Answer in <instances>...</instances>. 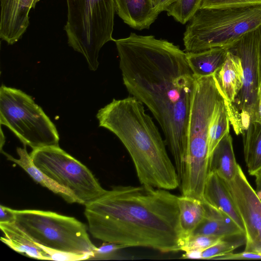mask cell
<instances>
[{"instance_id": "cell-1", "label": "cell", "mask_w": 261, "mask_h": 261, "mask_svg": "<svg viewBox=\"0 0 261 261\" xmlns=\"http://www.w3.org/2000/svg\"><path fill=\"white\" fill-rule=\"evenodd\" d=\"M114 41L123 84L130 95L145 105L159 124L180 181L196 82L186 53L173 43L152 35L132 33Z\"/></svg>"}, {"instance_id": "cell-2", "label": "cell", "mask_w": 261, "mask_h": 261, "mask_svg": "<svg viewBox=\"0 0 261 261\" xmlns=\"http://www.w3.org/2000/svg\"><path fill=\"white\" fill-rule=\"evenodd\" d=\"M178 197L142 185L114 186L85 204L89 230L97 239L125 248L181 250Z\"/></svg>"}, {"instance_id": "cell-3", "label": "cell", "mask_w": 261, "mask_h": 261, "mask_svg": "<svg viewBox=\"0 0 261 261\" xmlns=\"http://www.w3.org/2000/svg\"><path fill=\"white\" fill-rule=\"evenodd\" d=\"M96 117L99 126L114 134L125 146L141 185L167 190L180 186L165 140L141 101L131 95L113 99Z\"/></svg>"}, {"instance_id": "cell-4", "label": "cell", "mask_w": 261, "mask_h": 261, "mask_svg": "<svg viewBox=\"0 0 261 261\" xmlns=\"http://www.w3.org/2000/svg\"><path fill=\"white\" fill-rule=\"evenodd\" d=\"M261 25V4L200 8L188 22L184 34L187 53L227 47Z\"/></svg>"}, {"instance_id": "cell-5", "label": "cell", "mask_w": 261, "mask_h": 261, "mask_svg": "<svg viewBox=\"0 0 261 261\" xmlns=\"http://www.w3.org/2000/svg\"><path fill=\"white\" fill-rule=\"evenodd\" d=\"M188 129L187 157L181 188L203 192L208 174V132L217 102L223 97L213 75L196 77Z\"/></svg>"}, {"instance_id": "cell-6", "label": "cell", "mask_w": 261, "mask_h": 261, "mask_svg": "<svg viewBox=\"0 0 261 261\" xmlns=\"http://www.w3.org/2000/svg\"><path fill=\"white\" fill-rule=\"evenodd\" d=\"M67 19L64 30L68 45L82 54L89 69L95 71L102 47L112 37L115 0H66Z\"/></svg>"}, {"instance_id": "cell-7", "label": "cell", "mask_w": 261, "mask_h": 261, "mask_svg": "<svg viewBox=\"0 0 261 261\" xmlns=\"http://www.w3.org/2000/svg\"><path fill=\"white\" fill-rule=\"evenodd\" d=\"M12 212L15 224L35 242L56 250L93 256L96 247L90 240L87 226L75 218L50 211Z\"/></svg>"}, {"instance_id": "cell-8", "label": "cell", "mask_w": 261, "mask_h": 261, "mask_svg": "<svg viewBox=\"0 0 261 261\" xmlns=\"http://www.w3.org/2000/svg\"><path fill=\"white\" fill-rule=\"evenodd\" d=\"M0 121L33 149L59 146L54 124L32 97L19 89L1 86Z\"/></svg>"}, {"instance_id": "cell-9", "label": "cell", "mask_w": 261, "mask_h": 261, "mask_svg": "<svg viewBox=\"0 0 261 261\" xmlns=\"http://www.w3.org/2000/svg\"><path fill=\"white\" fill-rule=\"evenodd\" d=\"M260 46L261 25L245 34L226 47L240 58L243 69L240 91L232 102L225 103L230 123L238 135H242L250 123L256 121Z\"/></svg>"}, {"instance_id": "cell-10", "label": "cell", "mask_w": 261, "mask_h": 261, "mask_svg": "<svg viewBox=\"0 0 261 261\" xmlns=\"http://www.w3.org/2000/svg\"><path fill=\"white\" fill-rule=\"evenodd\" d=\"M30 155L37 167L69 190L78 203L85 205L106 191L86 166L59 146L33 149Z\"/></svg>"}, {"instance_id": "cell-11", "label": "cell", "mask_w": 261, "mask_h": 261, "mask_svg": "<svg viewBox=\"0 0 261 261\" xmlns=\"http://www.w3.org/2000/svg\"><path fill=\"white\" fill-rule=\"evenodd\" d=\"M226 182L244 224V251L261 253V201L240 166L236 177Z\"/></svg>"}, {"instance_id": "cell-12", "label": "cell", "mask_w": 261, "mask_h": 261, "mask_svg": "<svg viewBox=\"0 0 261 261\" xmlns=\"http://www.w3.org/2000/svg\"><path fill=\"white\" fill-rule=\"evenodd\" d=\"M40 0H1L0 37L13 44L22 36L29 25V13Z\"/></svg>"}, {"instance_id": "cell-13", "label": "cell", "mask_w": 261, "mask_h": 261, "mask_svg": "<svg viewBox=\"0 0 261 261\" xmlns=\"http://www.w3.org/2000/svg\"><path fill=\"white\" fill-rule=\"evenodd\" d=\"M204 202L229 216L245 232L242 220L226 181L214 172L207 175L203 191Z\"/></svg>"}, {"instance_id": "cell-14", "label": "cell", "mask_w": 261, "mask_h": 261, "mask_svg": "<svg viewBox=\"0 0 261 261\" xmlns=\"http://www.w3.org/2000/svg\"><path fill=\"white\" fill-rule=\"evenodd\" d=\"M115 3L118 16L138 30L149 28L160 13L151 0H115Z\"/></svg>"}, {"instance_id": "cell-15", "label": "cell", "mask_w": 261, "mask_h": 261, "mask_svg": "<svg viewBox=\"0 0 261 261\" xmlns=\"http://www.w3.org/2000/svg\"><path fill=\"white\" fill-rule=\"evenodd\" d=\"M213 76L223 96L225 103L232 102L243 84V69L240 58L228 50L224 63L215 71Z\"/></svg>"}, {"instance_id": "cell-16", "label": "cell", "mask_w": 261, "mask_h": 261, "mask_svg": "<svg viewBox=\"0 0 261 261\" xmlns=\"http://www.w3.org/2000/svg\"><path fill=\"white\" fill-rule=\"evenodd\" d=\"M232 138L227 133L215 147L208 160V173L214 172L227 181L232 180L238 171Z\"/></svg>"}, {"instance_id": "cell-17", "label": "cell", "mask_w": 261, "mask_h": 261, "mask_svg": "<svg viewBox=\"0 0 261 261\" xmlns=\"http://www.w3.org/2000/svg\"><path fill=\"white\" fill-rule=\"evenodd\" d=\"M4 236L1 240L10 248L25 256L38 259L49 260L39 244L35 242L14 222L0 223Z\"/></svg>"}, {"instance_id": "cell-18", "label": "cell", "mask_w": 261, "mask_h": 261, "mask_svg": "<svg viewBox=\"0 0 261 261\" xmlns=\"http://www.w3.org/2000/svg\"><path fill=\"white\" fill-rule=\"evenodd\" d=\"M205 218L192 234H204L227 238L245 234V232L227 215L205 203Z\"/></svg>"}, {"instance_id": "cell-19", "label": "cell", "mask_w": 261, "mask_h": 261, "mask_svg": "<svg viewBox=\"0 0 261 261\" xmlns=\"http://www.w3.org/2000/svg\"><path fill=\"white\" fill-rule=\"evenodd\" d=\"M17 152L19 157L18 159L14 158L5 152H2L5 155L8 160L14 162L21 167L37 183L54 193L59 194L69 203H77V199L69 190L49 177L34 165L27 151L25 145L23 148L18 147Z\"/></svg>"}, {"instance_id": "cell-20", "label": "cell", "mask_w": 261, "mask_h": 261, "mask_svg": "<svg viewBox=\"0 0 261 261\" xmlns=\"http://www.w3.org/2000/svg\"><path fill=\"white\" fill-rule=\"evenodd\" d=\"M226 47H216L195 53H186L189 64L196 77L213 75L224 63Z\"/></svg>"}, {"instance_id": "cell-21", "label": "cell", "mask_w": 261, "mask_h": 261, "mask_svg": "<svg viewBox=\"0 0 261 261\" xmlns=\"http://www.w3.org/2000/svg\"><path fill=\"white\" fill-rule=\"evenodd\" d=\"M179 225L185 240L192 235L205 217V202L181 195L178 197Z\"/></svg>"}, {"instance_id": "cell-22", "label": "cell", "mask_w": 261, "mask_h": 261, "mask_svg": "<svg viewBox=\"0 0 261 261\" xmlns=\"http://www.w3.org/2000/svg\"><path fill=\"white\" fill-rule=\"evenodd\" d=\"M242 136L248 172L254 176L261 170V123L252 122Z\"/></svg>"}, {"instance_id": "cell-23", "label": "cell", "mask_w": 261, "mask_h": 261, "mask_svg": "<svg viewBox=\"0 0 261 261\" xmlns=\"http://www.w3.org/2000/svg\"><path fill=\"white\" fill-rule=\"evenodd\" d=\"M229 119L223 97L216 104L208 126V158L222 137L229 132Z\"/></svg>"}, {"instance_id": "cell-24", "label": "cell", "mask_w": 261, "mask_h": 261, "mask_svg": "<svg viewBox=\"0 0 261 261\" xmlns=\"http://www.w3.org/2000/svg\"><path fill=\"white\" fill-rule=\"evenodd\" d=\"M245 234L235 236L220 240L209 248L203 250L202 259H215L227 254L232 253L237 248L245 244Z\"/></svg>"}, {"instance_id": "cell-25", "label": "cell", "mask_w": 261, "mask_h": 261, "mask_svg": "<svg viewBox=\"0 0 261 261\" xmlns=\"http://www.w3.org/2000/svg\"><path fill=\"white\" fill-rule=\"evenodd\" d=\"M202 0H177L166 11L168 16L181 23L188 22L200 9Z\"/></svg>"}, {"instance_id": "cell-26", "label": "cell", "mask_w": 261, "mask_h": 261, "mask_svg": "<svg viewBox=\"0 0 261 261\" xmlns=\"http://www.w3.org/2000/svg\"><path fill=\"white\" fill-rule=\"evenodd\" d=\"M223 239L224 238L214 236L192 234L185 240L181 250L186 251L191 249H198L203 251Z\"/></svg>"}, {"instance_id": "cell-27", "label": "cell", "mask_w": 261, "mask_h": 261, "mask_svg": "<svg viewBox=\"0 0 261 261\" xmlns=\"http://www.w3.org/2000/svg\"><path fill=\"white\" fill-rule=\"evenodd\" d=\"M39 245L48 255L49 260L58 261L82 260L89 259L93 256L91 253L78 254L51 249L40 244Z\"/></svg>"}, {"instance_id": "cell-28", "label": "cell", "mask_w": 261, "mask_h": 261, "mask_svg": "<svg viewBox=\"0 0 261 261\" xmlns=\"http://www.w3.org/2000/svg\"><path fill=\"white\" fill-rule=\"evenodd\" d=\"M261 4V0H202L200 8H222Z\"/></svg>"}, {"instance_id": "cell-29", "label": "cell", "mask_w": 261, "mask_h": 261, "mask_svg": "<svg viewBox=\"0 0 261 261\" xmlns=\"http://www.w3.org/2000/svg\"><path fill=\"white\" fill-rule=\"evenodd\" d=\"M125 248L122 245L109 243L103 242L98 248H97L93 251V256L89 259H110L115 257L118 251Z\"/></svg>"}, {"instance_id": "cell-30", "label": "cell", "mask_w": 261, "mask_h": 261, "mask_svg": "<svg viewBox=\"0 0 261 261\" xmlns=\"http://www.w3.org/2000/svg\"><path fill=\"white\" fill-rule=\"evenodd\" d=\"M215 259H261V253L243 251L238 253H231L218 257Z\"/></svg>"}, {"instance_id": "cell-31", "label": "cell", "mask_w": 261, "mask_h": 261, "mask_svg": "<svg viewBox=\"0 0 261 261\" xmlns=\"http://www.w3.org/2000/svg\"><path fill=\"white\" fill-rule=\"evenodd\" d=\"M0 209V223L14 221V216L12 208L1 205Z\"/></svg>"}, {"instance_id": "cell-32", "label": "cell", "mask_w": 261, "mask_h": 261, "mask_svg": "<svg viewBox=\"0 0 261 261\" xmlns=\"http://www.w3.org/2000/svg\"><path fill=\"white\" fill-rule=\"evenodd\" d=\"M177 0H151L153 5L159 13L167 11Z\"/></svg>"}, {"instance_id": "cell-33", "label": "cell", "mask_w": 261, "mask_h": 261, "mask_svg": "<svg viewBox=\"0 0 261 261\" xmlns=\"http://www.w3.org/2000/svg\"><path fill=\"white\" fill-rule=\"evenodd\" d=\"M202 250L198 249H191L187 250L182 256L183 258L190 259H202L201 253Z\"/></svg>"}, {"instance_id": "cell-34", "label": "cell", "mask_w": 261, "mask_h": 261, "mask_svg": "<svg viewBox=\"0 0 261 261\" xmlns=\"http://www.w3.org/2000/svg\"><path fill=\"white\" fill-rule=\"evenodd\" d=\"M256 121L261 123V77L258 85L257 98V107H256Z\"/></svg>"}, {"instance_id": "cell-35", "label": "cell", "mask_w": 261, "mask_h": 261, "mask_svg": "<svg viewBox=\"0 0 261 261\" xmlns=\"http://www.w3.org/2000/svg\"><path fill=\"white\" fill-rule=\"evenodd\" d=\"M255 177V192L261 201V170L254 174Z\"/></svg>"}, {"instance_id": "cell-36", "label": "cell", "mask_w": 261, "mask_h": 261, "mask_svg": "<svg viewBox=\"0 0 261 261\" xmlns=\"http://www.w3.org/2000/svg\"><path fill=\"white\" fill-rule=\"evenodd\" d=\"M259 71H260V76L261 77V46L259 53Z\"/></svg>"}]
</instances>
